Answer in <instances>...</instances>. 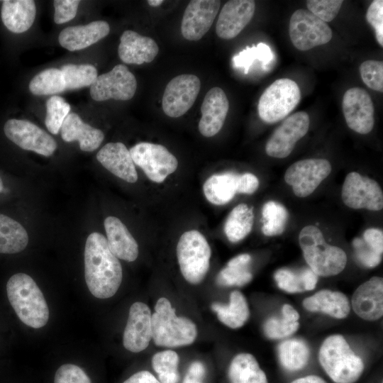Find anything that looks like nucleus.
Returning a JSON list of instances; mask_svg holds the SVG:
<instances>
[{
	"label": "nucleus",
	"instance_id": "4c0bfd02",
	"mask_svg": "<svg viewBox=\"0 0 383 383\" xmlns=\"http://www.w3.org/2000/svg\"><path fill=\"white\" fill-rule=\"evenodd\" d=\"M29 89L34 95H51L66 90L62 71L49 68L36 74L29 83Z\"/></svg>",
	"mask_w": 383,
	"mask_h": 383
},
{
	"label": "nucleus",
	"instance_id": "aec40b11",
	"mask_svg": "<svg viewBox=\"0 0 383 383\" xmlns=\"http://www.w3.org/2000/svg\"><path fill=\"white\" fill-rule=\"evenodd\" d=\"M355 313L366 321H376L383 315V279L372 277L360 284L352 297Z\"/></svg>",
	"mask_w": 383,
	"mask_h": 383
},
{
	"label": "nucleus",
	"instance_id": "0eeeda50",
	"mask_svg": "<svg viewBox=\"0 0 383 383\" xmlns=\"http://www.w3.org/2000/svg\"><path fill=\"white\" fill-rule=\"evenodd\" d=\"M301 91L289 78L272 82L262 93L258 103V114L265 123H276L288 116L299 104Z\"/></svg>",
	"mask_w": 383,
	"mask_h": 383
},
{
	"label": "nucleus",
	"instance_id": "13d9d810",
	"mask_svg": "<svg viewBox=\"0 0 383 383\" xmlns=\"http://www.w3.org/2000/svg\"><path fill=\"white\" fill-rule=\"evenodd\" d=\"M3 189H4V184H3L2 179L0 177V192H1Z\"/></svg>",
	"mask_w": 383,
	"mask_h": 383
},
{
	"label": "nucleus",
	"instance_id": "ea45409f",
	"mask_svg": "<svg viewBox=\"0 0 383 383\" xmlns=\"http://www.w3.org/2000/svg\"><path fill=\"white\" fill-rule=\"evenodd\" d=\"M179 355L172 350L156 353L152 357V367L157 374L160 383H178Z\"/></svg>",
	"mask_w": 383,
	"mask_h": 383
},
{
	"label": "nucleus",
	"instance_id": "c03bdc74",
	"mask_svg": "<svg viewBox=\"0 0 383 383\" xmlns=\"http://www.w3.org/2000/svg\"><path fill=\"white\" fill-rule=\"evenodd\" d=\"M360 73L363 82L371 89L383 91V62L368 60L360 66Z\"/></svg>",
	"mask_w": 383,
	"mask_h": 383
},
{
	"label": "nucleus",
	"instance_id": "7c9ffc66",
	"mask_svg": "<svg viewBox=\"0 0 383 383\" xmlns=\"http://www.w3.org/2000/svg\"><path fill=\"white\" fill-rule=\"evenodd\" d=\"M228 377L231 383H268L267 376L255 357L250 353H239L231 360Z\"/></svg>",
	"mask_w": 383,
	"mask_h": 383
},
{
	"label": "nucleus",
	"instance_id": "20e7f679",
	"mask_svg": "<svg viewBox=\"0 0 383 383\" xmlns=\"http://www.w3.org/2000/svg\"><path fill=\"white\" fill-rule=\"evenodd\" d=\"M299 243L309 268L318 276L336 275L345 267L346 253L340 248L328 244L316 226L304 227L299 233Z\"/></svg>",
	"mask_w": 383,
	"mask_h": 383
},
{
	"label": "nucleus",
	"instance_id": "864d4df0",
	"mask_svg": "<svg viewBox=\"0 0 383 383\" xmlns=\"http://www.w3.org/2000/svg\"><path fill=\"white\" fill-rule=\"evenodd\" d=\"M206 367L200 361H194L188 367L182 383H204Z\"/></svg>",
	"mask_w": 383,
	"mask_h": 383
},
{
	"label": "nucleus",
	"instance_id": "b1692460",
	"mask_svg": "<svg viewBox=\"0 0 383 383\" xmlns=\"http://www.w3.org/2000/svg\"><path fill=\"white\" fill-rule=\"evenodd\" d=\"M109 31L107 22L95 21L84 26L65 28L60 32L58 40L62 47L70 51L79 50L104 38Z\"/></svg>",
	"mask_w": 383,
	"mask_h": 383
},
{
	"label": "nucleus",
	"instance_id": "37998d69",
	"mask_svg": "<svg viewBox=\"0 0 383 383\" xmlns=\"http://www.w3.org/2000/svg\"><path fill=\"white\" fill-rule=\"evenodd\" d=\"M256 59L265 65L269 63L272 59V52L270 47L262 43H259L256 47H247L233 57V63L236 67L244 68L245 73H247Z\"/></svg>",
	"mask_w": 383,
	"mask_h": 383
},
{
	"label": "nucleus",
	"instance_id": "6e6d98bb",
	"mask_svg": "<svg viewBox=\"0 0 383 383\" xmlns=\"http://www.w3.org/2000/svg\"><path fill=\"white\" fill-rule=\"evenodd\" d=\"M291 383H327L321 377L316 375H308L298 378Z\"/></svg>",
	"mask_w": 383,
	"mask_h": 383
},
{
	"label": "nucleus",
	"instance_id": "4468645a",
	"mask_svg": "<svg viewBox=\"0 0 383 383\" xmlns=\"http://www.w3.org/2000/svg\"><path fill=\"white\" fill-rule=\"evenodd\" d=\"M6 136L21 148L48 157L57 148L54 138L27 120L9 119L4 126Z\"/></svg>",
	"mask_w": 383,
	"mask_h": 383
},
{
	"label": "nucleus",
	"instance_id": "f03ea898",
	"mask_svg": "<svg viewBox=\"0 0 383 383\" xmlns=\"http://www.w3.org/2000/svg\"><path fill=\"white\" fill-rule=\"evenodd\" d=\"M9 301L18 318L26 326L40 328L49 319V309L41 290L25 273L12 275L6 284Z\"/></svg>",
	"mask_w": 383,
	"mask_h": 383
},
{
	"label": "nucleus",
	"instance_id": "09e8293b",
	"mask_svg": "<svg viewBox=\"0 0 383 383\" xmlns=\"http://www.w3.org/2000/svg\"><path fill=\"white\" fill-rule=\"evenodd\" d=\"M366 19L373 28L376 40L383 47V1H373L367 9Z\"/></svg>",
	"mask_w": 383,
	"mask_h": 383
},
{
	"label": "nucleus",
	"instance_id": "a18cd8bd",
	"mask_svg": "<svg viewBox=\"0 0 383 383\" xmlns=\"http://www.w3.org/2000/svg\"><path fill=\"white\" fill-rule=\"evenodd\" d=\"M343 3L342 0H309L306 6L311 13L326 23L336 17Z\"/></svg>",
	"mask_w": 383,
	"mask_h": 383
},
{
	"label": "nucleus",
	"instance_id": "393cba45",
	"mask_svg": "<svg viewBox=\"0 0 383 383\" xmlns=\"http://www.w3.org/2000/svg\"><path fill=\"white\" fill-rule=\"evenodd\" d=\"M108 246L118 259L135 261L139 253L138 245L126 226L116 217L108 216L104 220Z\"/></svg>",
	"mask_w": 383,
	"mask_h": 383
},
{
	"label": "nucleus",
	"instance_id": "1a4fd4ad",
	"mask_svg": "<svg viewBox=\"0 0 383 383\" xmlns=\"http://www.w3.org/2000/svg\"><path fill=\"white\" fill-rule=\"evenodd\" d=\"M129 152L134 164L154 182H164L178 166L175 156L160 144L141 142L133 146Z\"/></svg>",
	"mask_w": 383,
	"mask_h": 383
},
{
	"label": "nucleus",
	"instance_id": "423d86ee",
	"mask_svg": "<svg viewBox=\"0 0 383 383\" xmlns=\"http://www.w3.org/2000/svg\"><path fill=\"white\" fill-rule=\"evenodd\" d=\"M211 248L198 231L184 232L177 245V257L180 272L192 284H199L205 278L210 265Z\"/></svg>",
	"mask_w": 383,
	"mask_h": 383
},
{
	"label": "nucleus",
	"instance_id": "39448f33",
	"mask_svg": "<svg viewBox=\"0 0 383 383\" xmlns=\"http://www.w3.org/2000/svg\"><path fill=\"white\" fill-rule=\"evenodd\" d=\"M319 362L335 383H355L364 371L363 360L350 348L343 336L331 335L319 350Z\"/></svg>",
	"mask_w": 383,
	"mask_h": 383
},
{
	"label": "nucleus",
	"instance_id": "4d7b16f0",
	"mask_svg": "<svg viewBox=\"0 0 383 383\" xmlns=\"http://www.w3.org/2000/svg\"><path fill=\"white\" fill-rule=\"evenodd\" d=\"M148 4L153 7L158 6L163 3L162 0H148L147 1Z\"/></svg>",
	"mask_w": 383,
	"mask_h": 383
},
{
	"label": "nucleus",
	"instance_id": "e433bc0d",
	"mask_svg": "<svg viewBox=\"0 0 383 383\" xmlns=\"http://www.w3.org/2000/svg\"><path fill=\"white\" fill-rule=\"evenodd\" d=\"M282 317L268 318L263 326L265 335L270 339H282L294 333L299 327V314L289 304H284Z\"/></svg>",
	"mask_w": 383,
	"mask_h": 383
},
{
	"label": "nucleus",
	"instance_id": "58836bf2",
	"mask_svg": "<svg viewBox=\"0 0 383 383\" xmlns=\"http://www.w3.org/2000/svg\"><path fill=\"white\" fill-rule=\"evenodd\" d=\"M262 231L265 235L274 236L284 232L289 213L282 204L274 201L266 202L262 207Z\"/></svg>",
	"mask_w": 383,
	"mask_h": 383
},
{
	"label": "nucleus",
	"instance_id": "f8f14e48",
	"mask_svg": "<svg viewBox=\"0 0 383 383\" xmlns=\"http://www.w3.org/2000/svg\"><path fill=\"white\" fill-rule=\"evenodd\" d=\"M331 172V165L326 159L312 158L297 161L288 167L284 181L292 187L294 194L306 197L314 192Z\"/></svg>",
	"mask_w": 383,
	"mask_h": 383
},
{
	"label": "nucleus",
	"instance_id": "de8ad7c7",
	"mask_svg": "<svg viewBox=\"0 0 383 383\" xmlns=\"http://www.w3.org/2000/svg\"><path fill=\"white\" fill-rule=\"evenodd\" d=\"M352 245L357 259L363 266L372 268L380 263L382 255L372 249L362 238H354Z\"/></svg>",
	"mask_w": 383,
	"mask_h": 383
},
{
	"label": "nucleus",
	"instance_id": "6e6552de",
	"mask_svg": "<svg viewBox=\"0 0 383 383\" xmlns=\"http://www.w3.org/2000/svg\"><path fill=\"white\" fill-rule=\"evenodd\" d=\"M289 34L294 46L301 51L328 43L332 30L309 10L295 11L289 20Z\"/></svg>",
	"mask_w": 383,
	"mask_h": 383
},
{
	"label": "nucleus",
	"instance_id": "473e14b6",
	"mask_svg": "<svg viewBox=\"0 0 383 383\" xmlns=\"http://www.w3.org/2000/svg\"><path fill=\"white\" fill-rule=\"evenodd\" d=\"M274 278L279 288L289 293L313 290L318 282V275L309 267L298 272L279 269L274 273Z\"/></svg>",
	"mask_w": 383,
	"mask_h": 383
},
{
	"label": "nucleus",
	"instance_id": "6ab92c4d",
	"mask_svg": "<svg viewBox=\"0 0 383 383\" xmlns=\"http://www.w3.org/2000/svg\"><path fill=\"white\" fill-rule=\"evenodd\" d=\"M255 10L252 0H231L222 7L216 25L217 35L222 39L235 38L250 23Z\"/></svg>",
	"mask_w": 383,
	"mask_h": 383
},
{
	"label": "nucleus",
	"instance_id": "603ef678",
	"mask_svg": "<svg viewBox=\"0 0 383 383\" xmlns=\"http://www.w3.org/2000/svg\"><path fill=\"white\" fill-rule=\"evenodd\" d=\"M362 239L375 252L382 254L383 252V232L381 229L370 228L363 233Z\"/></svg>",
	"mask_w": 383,
	"mask_h": 383
},
{
	"label": "nucleus",
	"instance_id": "f3484780",
	"mask_svg": "<svg viewBox=\"0 0 383 383\" xmlns=\"http://www.w3.org/2000/svg\"><path fill=\"white\" fill-rule=\"evenodd\" d=\"M217 0H192L186 7L181 23V33L188 40H200L210 29L219 11Z\"/></svg>",
	"mask_w": 383,
	"mask_h": 383
},
{
	"label": "nucleus",
	"instance_id": "2eb2a0df",
	"mask_svg": "<svg viewBox=\"0 0 383 383\" xmlns=\"http://www.w3.org/2000/svg\"><path fill=\"white\" fill-rule=\"evenodd\" d=\"M309 124V116L304 111H299L287 117L267 140L266 153L275 158L289 156L296 142L308 132Z\"/></svg>",
	"mask_w": 383,
	"mask_h": 383
},
{
	"label": "nucleus",
	"instance_id": "c756f323",
	"mask_svg": "<svg viewBox=\"0 0 383 383\" xmlns=\"http://www.w3.org/2000/svg\"><path fill=\"white\" fill-rule=\"evenodd\" d=\"M238 174L226 172L209 177L203 185L207 200L215 205H224L231 201L237 193Z\"/></svg>",
	"mask_w": 383,
	"mask_h": 383
},
{
	"label": "nucleus",
	"instance_id": "7ed1b4c3",
	"mask_svg": "<svg viewBox=\"0 0 383 383\" xmlns=\"http://www.w3.org/2000/svg\"><path fill=\"white\" fill-rule=\"evenodd\" d=\"M152 339L157 346L178 348L189 345L197 337V327L189 318L177 316L165 297L156 301L151 317Z\"/></svg>",
	"mask_w": 383,
	"mask_h": 383
},
{
	"label": "nucleus",
	"instance_id": "a878e982",
	"mask_svg": "<svg viewBox=\"0 0 383 383\" xmlns=\"http://www.w3.org/2000/svg\"><path fill=\"white\" fill-rule=\"evenodd\" d=\"M61 137L65 142L78 141L82 151L97 149L104 138V133L85 123L75 113H70L61 126Z\"/></svg>",
	"mask_w": 383,
	"mask_h": 383
},
{
	"label": "nucleus",
	"instance_id": "72a5a7b5",
	"mask_svg": "<svg viewBox=\"0 0 383 383\" xmlns=\"http://www.w3.org/2000/svg\"><path fill=\"white\" fill-rule=\"evenodd\" d=\"M309 356V348L301 339H287L278 346L279 362L282 366L289 372L302 370L307 365Z\"/></svg>",
	"mask_w": 383,
	"mask_h": 383
},
{
	"label": "nucleus",
	"instance_id": "4be33fe9",
	"mask_svg": "<svg viewBox=\"0 0 383 383\" xmlns=\"http://www.w3.org/2000/svg\"><path fill=\"white\" fill-rule=\"evenodd\" d=\"M97 160L109 172L129 183H135L138 174L129 150L122 143H109L96 154Z\"/></svg>",
	"mask_w": 383,
	"mask_h": 383
},
{
	"label": "nucleus",
	"instance_id": "bb28decb",
	"mask_svg": "<svg viewBox=\"0 0 383 383\" xmlns=\"http://www.w3.org/2000/svg\"><path fill=\"white\" fill-rule=\"evenodd\" d=\"M36 14L33 0H4L1 16L4 26L11 32L21 33L33 25Z\"/></svg>",
	"mask_w": 383,
	"mask_h": 383
},
{
	"label": "nucleus",
	"instance_id": "c85d7f7f",
	"mask_svg": "<svg viewBox=\"0 0 383 383\" xmlns=\"http://www.w3.org/2000/svg\"><path fill=\"white\" fill-rule=\"evenodd\" d=\"M211 307L222 323L233 329L243 326L250 316L247 300L237 290L231 293L228 304L213 302Z\"/></svg>",
	"mask_w": 383,
	"mask_h": 383
},
{
	"label": "nucleus",
	"instance_id": "3c124183",
	"mask_svg": "<svg viewBox=\"0 0 383 383\" xmlns=\"http://www.w3.org/2000/svg\"><path fill=\"white\" fill-rule=\"evenodd\" d=\"M259 187V181L252 173L238 174L237 183V193L253 194Z\"/></svg>",
	"mask_w": 383,
	"mask_h": 383
},
{
	"label": "nucleus",
	"instance_id": "5701e85b",
	"mask_svg": "<svg viewBox=\"0 0 383 383\" xmlns=\"http://www.w3.org/2000/svg\"><path fill=\"white\" fill-rule=\"evenodd\" d=\"M159 48L151 38L127 30L121 36L118 53L126 64L141 65L152 62L157 56Z\"/></svg>",
	"mask_w": 383,
	"mask_h": 383
},
{
	"label": "nucleus",
	"instance_id": "8fccbe9b",
	"mask_svg": "<svg viewBox=\"0 0 383 383\" xmlns=\"http://www.w3.org/2000/svg\"><path fill=\"white\" fill-rule=\"evenodd\" d=\"M78 0H55L54 1V21L57 24L67 23L72 20L77 12Z\"/></svg>",
	"mask_w": 383,
	"mask_h": 383
},
{
	"label": "nucleus",
	"instance_id": "9b49d317",
	"mask_svg": "<svg viewBox=\"0 0 383 383\" xmlns=\"http://www.w3.org/2000/svg\"><path fill=\"white\" fill-rule=\"evenodd\" d=\"M137 88L134 74L123 65H116L109 72L98 76L90 87V95L96 101L113 99L127 101L133 97Z\"/></svg>",
	"mask_w": 383,
	"mask_h": 383
},
{
	"label": "nucleus",
	"instance_id": "c9c22d12",
	"mask_svg": "<svg viewBox=\"0 0 383 383\" xmlns=\"http://www.w3.org/2000/svg\"><path fill=\"white\" fill-rule=\"evenodd\" d=\"M251 257L248 254H240L231 259L218 274L216 284L223 287H242L249 283L252 279L248 269Z\"/></svg>",
	"mask_w": 383,
	"mask_h": 383
},
{
	"label": "nucleus",
	"instance_id": "9d476101",
	"mask_svg": "<svg viewBox=\"0 0 383 383\" xmlns=\"http://www.w3.org/2000/svg\"><path fill=\"white\" fill-rule=\"evenodd\" d=\"M341 199L348 207L380 211L383 208V193L374 179L353 172L345 177L341 190Z\"/></svg>",
	"mask_w": 383,
	"mask_h": 383
},
{
	"label": "nucleus",
	"instance_id": "2f4dec72",
	"mask_svg": "<svg viewBox=\"0 0 383 383\" xmlns=\"http://www.w3.org/2000/svg\"><path fill=\"white\" fill-rule=\"evenodd\" d=\"M28 243V235L16 220L0 213V253L15 254L23 251Z\"/></svg>",
	"mask_w": 383,
	"mask_h": 383
},
{
	"label": "nucleus",
	"instance_id": "79ce46f5",
	"mask_svg": "<svg viewBox=\"0 0 383 383\" xmlns=\"http://www.w3.org/2000/svg\"><path fill=\"white\" fill-rule=\"evenodd\" d=\"M70 109V105L60 96L54 95L47 100L45 123L51 133H58Z\"/></svg>",
	"mask_w": 383,
	"mask_h": 383
},
{
	"label": "nucleus",
	"instance_id": "dca6fc26",
	"mask_svg": "<svg viewBox=\"0 0 383 383\" xmlns=\"http://www.w3.org/2000/svg\"><path fill=\"white\" fill-rule=\"evenodd\" d=\"M342 108L348 126L360 134H367L374 124L372 100L360 87L348 89L343 97Z\"/></svg>",
	"mask_w": 383,
	"mask_h": 383
},
{
	"label": "nucleus",
	"instance_id": "49530a36",
	"mask_svg": "<svg viewBox=\"0 0 383 383\" xmlns=\"http://www.w3.org/2000/svg\"><path fill=\"white\" fill-rule=\"evenodd\" d=\"M54 383H91V381L81 367L67 363L57 370Z\"/></svg>",
	"mask_w": 383,
	"mask_h": 383
},
{
	"label": "nucleus",
	"instance_id": "a211bd4d",
	"mask_svg": "<svg viewBox=\"0 0 383 383\" xmlns=\"http://www.w3.org/2000/svg\"><path fill=\"white\" fill-rule=\"evenodd\" d=\"M151 317V311L145 303L136 301L131 306L123 335L126 350L140 353L148 348L152 339Z\"/></svg>",
	"mask_w": 383,
	"mask_h": 383
},
{
	"label": "nucleus",
	"instance_id": "5fc2aeb1",
	"mask_svg": "<svg viewBox=\"0 0 383 383\" xmlns=\"http://www.w3.org/2000/svg\"><path fill=\"white\" fill-rule=\"evenodd\" d=\"M123 383H160L149 371L142 370L134 373Z\"/></svg>",
	"mask_w": 383,
	"mask_h": 383
},
{
	"label": "nucleus",
	"instance_id": "f704fd0d",
	"mask_svg": "<svg viewBox=\"0 0 383 383\" xmlns=\"http://www.w3.org/2000/svg\"><path fill=\"white\" fill-rule=\"evenodd\" d=\"M254 221L252 208L240 204L230 212L224 226V232L231 243L245 238L251 231Z\"/></svg>",
	"mask_w": 383,
	"mask_h": 383
},
{
	"label": "nucleus",
	"instance_id": "412c9836",
	"mask_svg": "<svg viewBox=\"0 0 383 383\" xmlns=\"http://www.w3.org/2000/svg\"><path fill=\"white\" fill-rule=\"evenodd\" d=\"M229 109V102L224 91L213 87L206 93L201 106V117L199 131L205 137H212L221 129Z\"/></svg>",
	"mask_w": 383,
	"mask_h": 383
},
{
	"label": "nucleus",
	"instance_id": "cd10ccee",
	"mask_svg": "<svg viewBox=\"0 0 383 383\" xmlns=\"http://www.w3.org/2000/svg\"><path fill=\"white\" fill-rule=\"evenodd\" d=\"M304 307L311 312H321L333 318H346L350 311L348 297L342 292L321 290L303 301Z\"/></svg>",
	"mask_w": 383,
	"mask_h": 383
},
{
	"label": "nucleus",
	"instance_id": "ddd939ff",
	"mask_svg": "<svg viewBox=\"0 0 383 383\" xmlns=\"http://www.w3.org/2000/svg\"><path fill=\"white\" fill-rule=\"evenodd\" d=\"M200 88V79L194 74H181L172 79L162 96L164 113L172 118L183 116L193 106Z\"/></svg>",
	"mask_w": 383,
	"mask_h": 383
},
{
	"label": "nucleus",
	"instance_id": "f257e3e1",
	"mask_svg": "<svg viewBox=\"0 0 383 383\" xmlns=\"http://www.w3.org/2000/svg\"><path fill=\"white\" fill-rule=\"evenodd\" d=\"M84 276L89 292L98 299L113 296L121 284V262L110 250L106 238L100 233H91L87 238Z\"/></svg>",
	"mask_w": 383,
	"mask_h": 383
},
{
	"label": "nucleus",
	"instance_id": "a19ab883",
	"mask_svg": "<svg viewBox=\"0 0 383 383\" xmlns=\"http://www.w3.org/2000/svg\"><path fill=\"white\" fill-rule=\"evenodd\" d=\"M66 90L91 86L98 77L96 67L91 65H66L62 67Z\"/></svg>",
	"mask_w": 383,
	"mask_h": 383
}]
</instances>
